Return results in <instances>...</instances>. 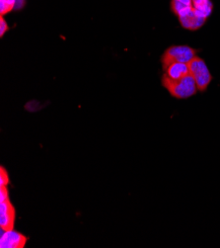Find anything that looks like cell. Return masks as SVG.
<instances>
[{
	"label": "cell",
	"instance_id": "obj_1",
	"mask_svg": "<svg viewBox=\"0 0 220 248\" xmlns=\"http://www.w3.org/2000/svg\"><path fill=\"white\" fill-rule=\"evenodd\" d=\"M162 84L171 95L179 99L189 98L198 91V86L191 74L181 79H171L163 76Z\"/></svg>",
	"mask_w": 220,
	"mask_h": 248
},
{
	"label": "cell",
	"instance_id": "obj_2",
	"mask_svg": "<svg viewBox=\"0 0 220 248\" xmlns=\"http://www.w3.org/2000/svg\"><path fill=\"white\" fill-rule=\"evenodd\" d=\"M190 74L195 81L198 90L205 91L212 80L211 74L205 62L199 57H195L189 63Z\"/></svg>",
	"mask_w": 220,
	"mask_h": 248
},
{
	"label": "cell",
	"instance_id": "obj_3",
	"mask_svg": "<svg viewBox=\"0 0 220 248\" xmlns=\"http://www.w3.org/2000/svg\"><path fill=\"white\" fill-rule=\"evenodd\" d=\"M195 57L193 48L188 46H170L162 57V64L166 66L172 62L190 63Z\"/></svg>",
	"mask_w": 220,
	"mask_h": 248
},
{
	"label": "cell",
	"instance_id": "obj_4",
	"mask_svg": "<svg viewBox=\"0 0 220 248\" xmlns=\"http://www.w3.org/2000/svg\"><path fill=\"white\" fill-rule=\"evenodd\" d=\"M28 238L13 230H1L0 236V247L1 248H23L25 247Z\"/></svg>",
	"mask_w": 220,
	"mask_h": 248
},
{
	"label": "cell",
	"instance_id": "obj_5",
	"mask_svg": "<svg viewBox=\"0 0 220 248\" xmlns=\"http://www.w3.org/2000/svg\"><path fill=\"white\" fill-rule=\"evenodd\" d=\"M15 209L10 200L0 203V228L3 231L14 229Z\"/></svg>",
	"mask_w": 220,
	"mask_h": 248
},
{
	"label": "cell",
	"instance_id": "obj_6",
	"mask_svg": "<svg viewBox=\"0 0 220 248\" xmlns=\"http://www.w3.org/2000/svg\"><path fill=\"white\" fill-rule=\"evenodd\" d=\"M163 69L165 70L164 76L171 79H181L190 74L189 63L172 62L163 66Z\"/></svg>",
	"mask_w": 220,
	"mask_h": 248
},
{
	"label": "cell",
	"instance_id": "obj_7",
	"mask_svg": "<svg viewBox=\"0 0 220 248\" xmlns=\"http://www.w3.org/2000/svg\"><path fill=\"white\" fill-rule=\"evenodd\" d=\"M179 20H180V23L182 24V26L185 29H189V30L194 31V30L200 29L203 26V25L205 24L206 19H204V18H201V17L197 16V15L194 14V12L192 10L188 15L179 18Z\"/></svg>",
	"mask_w": 220,
	"mask_h": 248
},
{
	"label": "cell",
	"instance_id": "obj_8",
	"mask_svg": "<svg viewBox=\"0 0 220 248\" xmlns=\"http://www.w3.org/2000/svg\"><path fill=\"white\" fill-rule=\"evenodd\" d=\"M191 6L194 14L204 19L211 14L213 8L210 0H192Z\"/></svg>",
	"mask_w": 220,
	"mask_h": 248
},
{
	"label": "cell",
	"instance_id": "obj_9",
	"mask_svg": "<svg viewBox=\"0 0 220 248\" xmlns=\"http://www.w3.org/2000/svg\"><path fill=\"white\" fill-rule=\"evenodd\" d=\"M171 8H172L173 12L179 17H184L186 15H188L189 13H191L192 11V6L191 5H187V4H183L181 2L178 1H174L172 0V3H171Z\"/></svg>",
	"mask_w": 220,
	"mask_h": 248
},
{
	"label": "cell",
	"instance_id": "obj_10",
	"mask_svg": "<svg viewBox=\"0 0 220 248\" xmlns=\"http://www.w3.org/2000/svg\"><path fill=\"white\" fill-rule=\"evenodd\" d=\"M16 4V0H0V14L4 16L13 10Z\"/></svg>",
	"mask_w": 220,
	"mask_h": 248
},
{
	"label": "cell",
	"instance_id": "obj_11",
	"mask_svg": "<svg viewBox=\"0 0 220 248\" xmlns=\"http://www.w3.org/2000/svg\"><path fill=\"white\" fill-rule=\"evenodd\" d=\"M9 184V177L7 174V171L4 167L0 168V187H7Z\"/></svg>",
	"mask_w": 220,
	"mask_h": 248
},
{
	"label": "cell",
	"instance_id": "obj_12",
	"mask_svg": "<svg viewBox=\"0 0 220 248\" xmlns=\"http://www.w3.org/2000/svg\"><path fill=\"white\" fill-rule=\"evenodd\" d=\"M9 200V193L7 187H0V203Z\"/></svg>",
	"mask_w": 220,
	"mask_h": 248
},
{
	"label": "cell",
	"instance_id": "obj_13",
	"mask_svg": "<svg viewBox=\"0 0 220 248\" xmlns=\"http://www.w3.org/2000/svg\"><path fill=\"white\" fill-rule=\"evenodd\" d=\"M8 25L6 23V21L4 20L3 16H1L0 18V37H3L4 34L8 31Z\"/></svg>",
	"mask_w": 220,
	"mask_h": 248
},
{
	"label": "cell",
	"instance_id": "obj_14",
	"mask_svg": "<svg viewBox=\"0 0 220 248\" xmlns=\"http://www.w3.org/2000/svg\"><path fill=\"white\" fill-rule=\"evenodd\" d=\"M174 1H178L183 4H187V5H191V3H192V0H174Z\"/></svg>",
	"mask_w": 220,
	"mask_h": 248
}]
</instances>
